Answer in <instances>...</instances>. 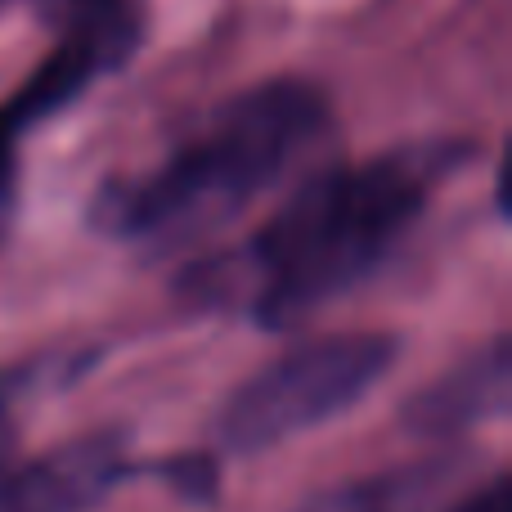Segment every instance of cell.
Segmentation results:
<instances>
[{
  "label": "cell",
  "mask_w": 512,
  "mask_h": 512,
  "mask_svg": "<svg viewBox=\"0 0 512 512\" xmlns=\"http://www.w3.org/2000/svg\"><path fill=\"white\" fill-rule=\"evenodd\" d=\"M512 396V355L508 337H490L481 351L463 355L454 369H445L436 382L405 400L400 423L414 436L441 441V436H459L477 423H495L508 414Z\"/></svg>",
  "instance_id": "8992f818"
},
{
  "label": "cell",
  "mask_w": 512,
  "mask_h": 512,
  "mask_svg": "<svg viewBox=\"0 0 512 512\" xmlns=\"http://www.w3.org/2000/svg\"><path fill=\"white\" fill-rule=\"evenodd\" d=\"M445 512H512V486H508V477H504V472H495L486 486L459 490Z\"/></svg>",
  "instance_id": "9c48e42d"
},
{
  "label": "cell",
  "mask_w": 512,
  "mask_h": 512,
  "mask_svg": "<svg viewBox=\"0 0 512 512\" xmlns=\"http://www.w3.org/2000/svg\"><path fill=\"white\" fill-rule=\"evenodd\" d=\"M126 477L131 441L117 427H104L0 472V512H95Z\"/></svg>",
  "instance_id": "5b68a950"
},
{
  "label": "cell",
  "mask_w": 512,
  "mask_h": 512,
  "mask_svg": "<svg viewBox=\"0 0 512 512\" xmlns=\"http://www.w3.org/2000/svg\"><path fill=\"white\" fill-rule=\"evenodd\" d=\"M18 144L14 135L0 126V252L9 243V230H14V212H18Z\"/></svg>",
  "instance_id": "ba28073f"
},
{
  "label": "cell",
  "mask_w": 512,
  "mask_h": 512,
  "mask_svg": "<svg viewBox=\"0 0 512 512\" xmlns=\"http://www.w3.org/2000/svg\"><path fill=\"white\" fill-rule=\"evenodd\" d=\"M468 158V140H414L369 162L310 171L248 243L185 265L180 292L283 333L369 279Z\"/></svg>",
  "instance_id": "6da1fadb"
},
{
  "label": "cell",
  "mask_w": 512,
  "mask_h": 512,
  "mask_svg": "<svg viewBox=\"0 0 512 512\" xmlns=\"http://www.w3.org/2000/svg\"><path fill=\"white\" fill-rule=\"evenodd\" d=\"M400 360L391 333H333L301 342L256 369L216 409L212 436L225 454H265L355 409Z\"/></svg>",
  "instance_id": "3957f363"
},
{
  "label": "cell",
  "mask_w": 512,
  "mask_h": 512,
  "mask_svg": "<svg viewBox=\"0 0 512 512\" xmlns=\"http://www.w3.org/2000/svg\"><path fill=\"white\" fill-rule=\"evenodd\" d=\"M9 445V405H5V391H0V454Z\"/></svg>",
  "instance_id": "30bf717a"
},
{
  "label": "cell",
  "mask_w": 512,
  "mask_h": 512,
  "mask_svg": "<svg viewBox=\"0 0 512 512\" xmlns=\"http://www.w3.org/2000/svg\"><path fill=\"white\" fill-rule=\"evenodd\" d=\"M54 45L0 108V126L23 140L68 104L131 63L144 36V0H54Z\"/></svg>",
  "instance_id": "277c9868"
},
{
  "label": "cell",
  "mask_w": 512,
  "mask_h": 512,
  "mask_svg": "<svg viewBox=\"0 0 512 512\" xmlns=\"http://www.w3.org/2000/svg\"><path fill=\"white\" fill-rule=\"evenodd\" d=\"M333 131L324 90L274 77L221 104L158 167L99 185L90 225L144 256H180L230 230Z\"/></svg>",
  "instance_id": "7a4b0ae2"
},
{
  "label": "cell",
  "mask_w": 512,
  "mask_h": 512,
  "mask_svg": "<svg viewBox=\"0 0 512 512\" xmlns=\"http://www.w3.org/2000/svg\"><path fill=\"white\" fill-rule=\"evenodd\" d=\"M468 477V459L459 454H432L418 463L373 472V477L328 486L310 495L297 512H445Z\"/></svg>",
  "instance_id": "52a82bcc"
}]
</instances>
